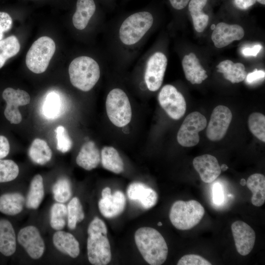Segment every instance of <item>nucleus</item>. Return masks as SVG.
<instances>
[{
    "instance_id": "obj_1",
    "label": "nucleus",
    "mask_w": 265,
    "mask_h": 265,
    "mask_svg": "<svg viewBox=\"0 0 265 265\" xmlns=\"http://www.w3.org/2000/svg\"><path fill=\"white\" fill-rule=\"evenodd\" d=\"M134 240L138 250L147 263L160 265L165 262L168 246L158 231L151 227H141L135 232Z\"/></svg>"
},
{
    "instance_id": "obj_2",
    "label": "nucleus",
    "mask_w": 265,
    "mask_h": 265,
    "mask_svg": "<svg viewBox=\"0 0 265 265\" xmlns=\"http://www.w3.org/2000/svg\"><path fill=\"white\" fill-rule=\"evenodd\" d=\"M107 229L105 223L95 217L89 223L87 240V256L89 262L94 265H106L111 260Z\"/></svg>"
},
{
    "instance_id": "obj_3",
    "label": "nucleus",
    "mask_w": 265,
    "mask_h": 265,
    "mask_svg": "<svg viewBox=\"0 0 265 265\" xmlns=\"http://www.w3.org/2000/svg\"><path fill=\"white\" fill-rule=\"evenodd\" d=\"M68 71L72 84L83 91L92 89L99 80L101 74L98 63L87 56L74 59L69 65Z\"/></svg>"
},
{
    "instance_id": "obj_4",
    "label": "nucleus",
    "mask_w": 265,
    "mask_h": 265,
    "mask_svg": "<svg viewBox=\"0 0 265 265\" xmlns=\"http://www.w3.org/2000/svg\"><path fill=\"white\" fill-rule=\"evenodd\" d=\"M204 214V208L198 201L194 200H178L171 207L169 218L176 229L187 230L197 225Z\"/></svg>"
},
{
    "instance_id": "obj_5",
    "label": "nucleus",
    "mask_w": 265,
    "mask_h": 265,
    "mask_svg": "<svg viewBox=\"0 0 265 265\" xmlns=\"http://www.w3.org/2000/svg\"><path fill=\"white\" fill-rule=\"evenodd\" d=\"M153 17L147 11L133 13L122 23L119 30L121 42L127 46L137 43L150 29L153 24Z\"/></svg>"
},
{
    "instance_id": "obj_6",
    "label": "nucleus",
    "mask_w": 265,
    "mask_h": 265,
    "mask_svg": "<svg viewBox=\"0 0 265 265\" xmlns=\"http://www.w3.org/2000/svg\"><path fill=\"white\" fill-rule=\"evenodd\" d=\"M55 44L49 37L42 36L36 40L28 50L26 57L27 67L36 74L44 72L55 51Z\"/></svg>"
},
{
    "instance_id": "obj_7",
    "label": "nucleus",
    "mask_w": 265,
    "mask_h": 265,
    "mask_svg": "<svg viewBox=\"0 0 265 265\" xmlns=\"http://www.w3.org/2000/svg\"><path fill=\"white\" fill-rule=\"evenodd\" d=\"M106 107L110 121L118 127H123L131 121L132 108L125 92L120 88L112 89L107 94Z\"/></svg>"
},
{
    "instance_id": "obj_8",
    "label": "nucleus",
    "mask_w": 265,
    "mask_h": 265,
    "mask_svg": "<svg viewBox=\"0 0 265 265\" xmlns=\"http://www.w3.org/2000/svg\"><path fill=\"white\" fill-rule=\"evenodd\" d=\"M207 125L206 117L197 111L186 116L178 131L177 139L183 147H190L196 145L200 140L199 132Z\"/></svg>"
},
{
    "instance_id": "obj_9",
    "label": "nucleus",
    "mask_w": 265,
    "mask_h": 265,
    "mask_svg": "<svg viewBox=\"0 0 265 265\" xmlns=\"http://www.w3.org/2000/svg\"><path fill=\"white\" fill-rule=\"evenodd\" d=\"M158 100L161 107L171 118L179 120L184 115L186 110L185 99L174 86L164 85L159 94Z\"/></svg>"
},
{
    "instance_id": "obj_10",
    "label": "nucleus",
    "mask_w": 265,
    "mask_h": 265,
    "mask_svg": "<svg viewBox=\"0 0 265 265\" xmlns=\"http://www.w3.org/2000/svg\"><path fill=\"white\" fill-rule=\"evenodd\" d=\"M167 65V58L162 52H157L149 58L146 63L144 80L150 91H156L160 87Z\"/></svg>"
},
{
    "instance_id": "obj_11",
    "label": "nucleus",
    "mask_w": 265,
    "mask_h": 265,
    "mask_svg": "<svg viewBox=\"0 0 265 265\" xmlns=\"http://www.w3.org/2000/svg\"><path fill=\"white\" fill-rule=\"evenodd\" d=\"M2 97L6 103L5 117L11 124H19L22 118L18 107L30 103L29 95L24 90L8 87L3 90Z\"/></svg>"
},
{
    "instance_id": "obj_12",
    "label": "nucleus",
    "mask_w": 265,
    "mask_h": 265,
    "mask_svg": "<svg viewBox=\"0 0 265 265\" xmlns=\"http://www.w3.org/2000/svg\"><path fill=\"white\" fill-rule=\"evenodd\" d=\"M232 119L230 109L219 105L213 110L206 130L207 137L212 141H218L225 135Z\"/></svg>"
},
{
    "instance_id": "obj_13",
    "label": "nucleus",
    "mask_w": 265,
    "mask_h": 265,
    "mask_svg": "<svg viewBox=\"0 0 265 265\" xmlns=\"http://www.w3.org/2000/svg\"><path fill=\"white\" fill-rule=\"evenodd\" d=\"M18 241L32 259H39L44 252V241L39 230L34 226L21 229L18 235Z\"/></svg>"
},
{
    "instance_id": "obj_14",
    "label": "nucleus",
    "mask_w": 265,
    "mask_h": 265,
    "mask_svg": "<svg viewBox=\"0 0 265 265\" xmlns=\"http://www.w3.org/2000/svg\"><path fill=\"white\" fill-rule=\"evenodd\" d=\"M231 230L238 252L242 256L249 254L255 242L254 230L247 223L240 220L232 224Z\"/></svg>"
},
{
    "instance_id": "obj_15",
    "label": "nucleus",
    "mask_w": 265,
    "mask_h": 265,
    "mask_svg": "<svg viewBox=\"0 0 265 265\" xmlns=\"http://www.w3.org/2000/svg\"><path fill=\"white\" fill-rule=\"evenodd\" d=\"M244 35V29L240 26L220 22L215 26L212 34V40L215 47L222 48L234 41L241 39Z\"/></svg>"
},
{
    "instance_id": "obj_16",
    "label": "nucleus",
    "mask_w": 265,
    "mask_h": 265,
    "mask_svg": "<svg viewBox=\"0 0 265 265\" xmlns=\"http://www.w3.org/2000/svg\"><path fill=\"white\" fill-rule=\"evenodd\" d=\"M128 198L148 210L156 205L158 202L157 193L152 188L141 182H133L128 187Z\"/></svg>"
},
{
    "instance_id": "obj_17",
    "label": "nucleus",
    "mask_w": 265,
    "mask_h": 265,
    "mask_svg": "<svg viewBox=\"0 0 265 265\" xmlns=\"http://www.w3.org/2000/svg\"><path fill=\"white\" fill-rule=\"evenodd\" d=\"M192 163L201 179L204 183L212 182L221 173V170L218 160L212 155L205 154L195 157Z\"/></svg>"
},
{
    "instance_id": "obj_18",
    "label": "nucleus",
    "mask_w": 265,
    "mask_h": 265,
    "mask_svg": "<svg viewBox=\"0 0 265 265\" xmlns=\"http://www.w3.org/2000/svg\"><path fill=\"white\" fill-rule=\"evenodd\" d=\"M126 206V197L123 192L117 190L113 194L102 197L98 202L101 213L105 217L113 218L124 211Z\"/></svg>"
},
{
    "instance_id": "obj_19",
    "label": "nucleus",
    "mask_w": 265,
    "mask_h": 265,
    "mask_svg": "<svg viewBox=\"0 0 265 265\" xmlns=\"http://www.w3.org/2000/svg\"><path fill=\"white\" fill-rule=\"evenodd\" d=\"M182 66L186 80L192 84H200L208 78L206 71L201 66L196 55L191 53L184 56Z\"/></svg>"
},
{
    "instance_id": "obj_20",
    "label": "nucleus",
    "mask_w": 265,
    "mask_h": 265,
    "mask_svg": "<svg viewBox=\"0 0 265 265\" xmlns=\"http://www.w3.org/2000/svg\"><path fill=\"white\" fill-rule=\"evenodd\" d=\"M101 161V154L95 143L87 141L81 147L76 158L77 164L86 170H91Z\"/></svg>"
},
{
    "instance_id": "obj_21",
    "label": "nucleus",
    "mask_w": 265,
    "mask_h": 265,
    "mask_svg": "<svg viewBox=\"0 0 265 265\" xmlns=\"http://www.w3.org/2000/svg\"><path fill=\"white\" fill-rule=\"evenodd\" d=\"M53 241L55 248L73 258H77L80 252V245L71 233L58 230L53 235Z\"/></svg>"
},
{
    "instance_id": "obj_22",
    "label": "nucleus",
    "mask_w": 265,
    "mask_h": 265,
    "mask_svg": "<svg viewBox=\"0 0 265 265\" xmlns=\"http://www.w3.org/2000/svg\"><path fill=\"white\" fill-rule=\"evenodd\" d=\"M16 250V238L11 223L6 219H0V253L6 256L12 255Z\"/></svg>"
},
{
    "instance_id": "obj_23",
    "label": "nucleus",
    "mask_w": 265,
    "mask_h": 265,
    "mask_svg": "<svg viewBox=\"0 0 265 265\" xmlns=\"http://www.w3.org/2000/svg\"><path fill=\"white\" fill-rule=\"evenodd\" d=\"M76 10L72 18L74 26L78 29H84L96 10L94 0H78Z\"/></svg>"
},
{
    "instance_id": "obj_24",
    "label": "nucleus",
    "mask_w": 265,
    "mask_h": 265,
    "mask_svg": "<svg viewBox=\"0 0 265 265\" xmlns=\"http://www.w3.org/2000/svg\"><path fill=\"white\" fill-rule=\"evenodd\" d=\"M24 196L18 192L5 193L0 196V212L7 215L20 213L25 204Z\"/></svg>"
},
{
    "instance_id": "obj_25",
    "label": "nucleus",
    "mask_w": 265,
    "mask_h": 265,
    "mask_svg": "<svg viewBox=\"0 0 265 265\" xmlns=\"http://www.w3.org/2000/svg\"><path fill=\"white\" fill-rule=\"evenodd\" d=\"M216 67L217 69V72L222 73L224 78L232 83L242 81L247 74L242 63H234L230 60L221 61Z\"/></svg>"
},
{
    "instance_id": "obj_26",
    "label": "nucleus",
    "mask_w": 265,
    "mask_h": 265,
    "mask_svg": "<svg viewBox=\"0 0 265 265\" xmlns=\"http://www.w3.org/2000/svg\"><path fill=\"white\" fill-rule=\"evenodd\" d=\"M103 167L115 174H120L124 170V164L118 152L113 147L105 146L101 153Z\"/></svg>"
},
{
    "instance_id": "obj_27",
    "label": "nucleus",
    "mask_w": 265,
    "mask_h": 265,
    "mask_svg": "<svg viewBox=\"0 0 265 265\" xmlns=\"http://www.w3.org/2000/svg\"><path fill=\"white\" fill-rule=\"evenodd\" d=\"M246 185L252 192V204L256 207L262 206L265 202V176L260 173L253 174L249 177Z\"/></svg>"
},
{
    "instance_id": "obj_28",
    "label": "nucleus",
    "mask_w": 265,
    "mask_h": 265,
    "mask_svg": "<svg viewBox=\"0 0 265 265\" xmlns=\"http://www.w3.org/2000/svg\"><path fill=\"white\" fill-rule=\"evenodd\" d=\"M208 0H190L188 2V10L192 19L195 29L202 32L208 24L209 17L203 11Z\"/></svg>"
},
{
    "instance_id": "obj_29",
    "label": "nucleus",
    "mask_w": 265,
    "mask_h": 265,
    "mask_svg": "<svg viewBox=\"0 0 265 265\" xmlns=\"http://www.w3.org/2000/svg\"><path fill=\"white\" fill-rule=\"evenodd\" d=\"M28 153L31 160L40 165L47 163L52 157V151L47 142L40 138L32 141Z\"/></svg>"
},
{
    "instance_id": "obj_30",
    "label": "nucleus",
    "mask_w": 265,
    "mask_h": 265,
    "mask_svg": "<svg viewBox=\"0 0 265 265\" xmlns=\"http://www.w3.org/2000/svg\"><path fill=\"white\" fill-rule=\"evenodd\" d=\"M44 187L42 177L36 175L32 179L26 204L28 209H36L42 201L44 196Z\"/></svg>"
},
{
    "instance_id": "obj_31",
    "label": "nucleus",
    "mask_w": 265,
    "mask_h": 265,
    "mask_svg": "<svg viewBox=\"0 0 265 265\" xmlns=\"http://www.w3.org/2000/svg\"><path fill=\"white\" fill-rule=\"evenodd\" d=\"M62 104L58 93L53 91L49 93L45 99L42 112L48 119H55L59 116L61 112Z\"/></svg>"
},
{
    "instance_id": "obj_32",
    "label": "nucleus",
    "mask_w": 265,
    "mask_h": 265,
    "mask_svg": "<svg viewBox=\"0 0 265 265\" xmlns=\"http://www.w3.org/2000/svg\"><path fill=\"white\" fill-rule=\"evenodd\" d=\"M20 50V43L14 35L0 40V69L8 59L16 55Z\"/></svg>"
},
{
    "instance_id": "obj_33",
    "label": "nucleus",
    "mask_w": 265,
    "mask_h": 265,
    "mask_svg": "<svg viewBox=\"0 0 265 265\" xmlns=\"http://www.w3.org/2000/svg\"><path fill=\"white\" fill-rule=\"evenodd\" d=\"M68 227L70 230L76 228L78 223L82 221L84 218V213L79 199L75 197L68 204L67 207Z\"/></svg>"
},
{
    "instance_id": "obj_34",
    "label": "nucleus",
    "mask_w": 265,
    "mask_h": 265,
    "mask_svg": "<svg viewBox=\"0 0 265 265\" xmlns=\"http://www.w3.org/2000/svg\"><path fill=\"white\" fill-rule=\"evenodd\" d=\"M67 218V207L61 203L54 204L50 211V225L53 229L58 231L62 229Z\"/></svg>"
},
{
    "instance_id": "obj_35",
    "label": "nucleus",
    "mask_w": 265,
    "mask_h": 265,
    "mask_svg": "<svg viewBox=\"0 0 265 265\" xmlns=\"http://www.w3.org/2000/svg\"><path fill=\"white\" fill-rule=\"evenodd\" d=\"M54 199L58 203L67 202L72 195L71 185L70 181L66 177L59 178L53 187Z\"/></svg>"
},
{
    "instance_id": "obj_36",
    "label": "nucleus",
    "mask_w": 265,
    "mask_h": 265,
    "mask_svg": "<svg viewBox=\"0 0 265 265\" xmlns=\"http://www.w3.org/2000/svg\"><path fill=\"white\" fill-rule=\"evenodd\" d=\"M248 125L251 133L258 139L265 142V116L259 112L251 113L248 118Z\"/></svg>"
},
{
    "instance_id": "obj_37",
    "label": "nucleus",
    "mask_w": 265,
    "mask_h": 265,
    "mask_svg": "<svg viewBox=\"0 0 265 265\" xmlns=\"http://www.w3.org/2000/svg\"><path fill=\"white\" fill-rule=\"evenodd\" d=\"M19 172V167L13 160L0 159V183L14 180Z\"/></svg>"
},
{
    "instance_id": "obj_38",
    "label": "nucleus",
    "mask_w": 265,
    "mask_h": 265,
    "mask_svg": "<svg viewBox=\"0 0 265 265\" xmlns=\"http://www.w3.org/2000/svg\"><path fill=\"white\" fill-rule=\"evenodd\" d=\"M55 132L57 149L63 153L68 152L72 147L73 142L65 128L59 126L56 128Z\"/></svg>"
},
{
    "instance_id": "obj_39",
    "label": "nucleus",
    "mask_w": 265,
    "mask_h": 265,
    "mask_svg": "<svg viewBox=\"0 0 265 265\" xmlns=\"http://www.w3.org/2000/svg\"><path fill=\"white\" fill-rule=\"evenodd\" d=\"M178 265H211L212 264L202 256L188 254L183 256L178 262Z\"/></svg>"
},
{
    "instance_id": "obj_40",
    "label": "nucleus",
    "mask_w": 265,
    "mask_h": 265,
    "mask_svg": "<svg viewBox=\"0 0 265 265\" xmlns=\"http://www.w3.org/2000/svg\"><path fill=\"white\" fill-rule=\"evenodd\" d=\"M12 25L11 16L6 12H0V40L3 37V33L10 30Z\"/></svg>"
},
{
    "instance_id": "obj_41",
    "label": "nucleus",
    "mask_w": 265,
    "mask_h": 265,
    "mask_svg": "<svg viewBox=\"0 0 265 265\" xmlns=\"http://www.w3.org/2000/svg\"><path fill=\"white\" fill-rule=\"evenodd\" d=\"M212 198L213 203L217 205H221L224 201V189L219 183H215L212 187Z\"/></svg>"
},
{
    "instance_id": "obj_42",
    "label": "nucleus",
    "mask_w": 265,
    "mask_h": 265,
    "mask_svg": "<svg viewBox=\"0 0 265 265\" xmlns=\"http://www.w3.org/2000/svg\"><path fill=\"white\" fill-rule=\"evenodd\" d=\"M265 76V72L264 71L258 70L257 69H255L253 72L247 74L245 79L247 83L251 84L260 79H264Z\"/></svg>"
},
{
    "instance_id": "obj_43",
    "label": "nucleus",
    "mask_w": 265,
    "mask_h": 265,
    "mask_svg": "<svg viewBox=\"0 0 265 265\" xmlns=\"http://www.w3.org/2000/svg\"><path fill=\"white\" fill-rule=\"evenodd\" d=\"M10 151V144L8 139L4 135H0V159L6 157Z\"/></svg>"
},
{
    "instance_id": "obj_44",
    "label": "nucleus",
    "mask_w": 265,
    "mask_h": 265,
    "mask_svg": "<svg viewBox=\"0 0 265 265\" xmlns=\"http://www.w3.org/2000/svg\"><path fill=\"white\" fill-rule=\"evenodd\" d=\"M262 49V45L257 44L254 45L252 48H245L242 50V54L245 56H256Z\"/></svg>"
},
{
    "instance_id": "obj_45",
    "label": "nucleus",
    "mask_w": 265,
    "mask_h": 265,
    "mask_svg": "<svg viewBox=\"0 0 265 265\" xmlns=\"http://www.w3.org/2000/svg\"><path fill=\"white\" fill-rule=\"evenodd\" d=\"M256 0H234V4L238 8L241 10H246L253 5Z\"/></svg>"
},
{
    "instance_id": "obj_46",
    "label": "nucleus",
    "mask_w": 265,
    "mask_h": 265,
    "mask_svg": "<svg viewBox=\"0 0 265 265\" xmlns=\"http://www.w3.org/2000/svg\"><path fill=\"white\" fill-rule=\"evenodd\" d=\"M190 0H169L172 6L177 9L181 10L184 8Z\"/></svg>"
},
{
    "instance_id": "obj_47",
    "label": "nucleus",
    "mask_w": 265,
    "mask_h": 265,
    "mask_svg": "<svg viewBox=\"0 0 265 265\" xmlns=\"http://www.w3.org/2000/svg\"><path fill=\"white\" fill-rule=\"evenodd\" d=\"M111 194V189L109 187L104 188L102 191V197H105Z\"/></svg>"
},
{
    "instance_id": "obj_48",
    "label": "nucleus",
    "mask_w": 265,
    "mask_h": 265,
    "mask_svg": "<svg viewBox=\"0 0 265 265\" xmlns=\"http://www.w3.org/2000/svg\"><path fill=\"white\" fill-rule=\"evenodd\" d=\"M228 168V166L225 164H223L220 166L221 170L225 171Z\"/></svg>"
},
{
    "instance_id": "obj_49",
    "label": "nucleus",
    "mask_w": 265,
    "mask_h": 265,
    "mask_svg": "<svg viewBox=\"0 0 265 265\" xmlns=\"http://www.w3.org/2000/svg\"><path fill=\"white\" fill-rule=\"evenodd\" d=\"M246 181L244 179H241L240 180V184L241 186H244L246 185Z\"/></svg>"
},
{
    "instance_id": "obj_50",
    "label": "nucleus",
    "mask_w": 265,
    "mask_h": 265,
    "mask_svg": "<svg viewBox=\"0 0 265 265\" xmlns=\"http://www.w3.org/2000/svg\"><path fill=\"white\" fill-rule=\"evenodd\" d=\"M256 1L263 5L265 4V0H256Z\"/></svg>"
},
{
    "instance_id": "obj_51",
    "label": "nucleus",
    "mask_w": 265,
    "mask_h": 265,
    "mask_svg": "<svg viewBox=\"0 0 265 265\" xmlns=\"http://www.w3.org/2000/svg\"><path fill=\"white\" fill-rule=\"evenodd\" d=\"M215 27V25L214 24H212L211 26V28L213 30Z\"/></svg>"
},
{
    "instance_id": "obj_52",
    "label": "nucleus",
    "mask_w": 265,
    "mask_h": 265,
    "mask_svg": "<svg viewBox=\"0 0 265 265\" xmlns=\"http://www.w3.org/2000/svg\"><path fill=\"white\" fill-rule=\"evenodd\" d=\"M157 225L158 226H161L162 225V223L161 222H159Z\"/></svg>"
},
{
    "instance_id": "obj_53",
    "label": "nucleus",
    "mask_w": 265,
    "mask_h": 265,
    "mask_svg": "<svg viewBox=\"0 0 265 265\" xmlns=\"http://www.w3.org/2000/svg\"><path fill=\"white\" fill-rule=\"evenodd\" d=\"M232 196H233V195L231 194L228 195V196H229V197H231Z\"/></svg>"
}]
</instances>
